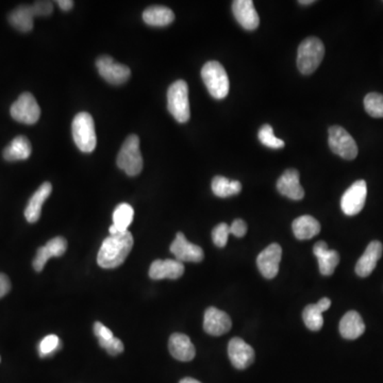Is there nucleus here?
<instances>
[{"instance_id": "obj_1", "label": "nucleus", "mask_w": 383, "mask_h": 383, "mask_svg": "<svg viewBox=\"0 0 383 383\" xmlns=\"http://www.w3.org/2000/svg\"><path fill=\"white\" fill-rule=\"evenodd\" d=\"M132 247L133 237L129 231L109 235L99 250L98 265L106 270L118 267L129 256Z\"/></svg>"}, {"instance_id": "obj_2", "label": "nucleus", "mask_w": 383, "mask_h": 383, "mask_svg": "<svg viewBox=\"0 0 383 383\" xmlns=\"http://www.w3.org/2000/svg\"><path fill=\"white\" fill-rule=\"evenodd\" d=\"M325 56L322 41L315 36L306 39L299 45L297 52V67L303 75H310L318 69Z\"/></svg>"}, {"instance_id": "obj_3", "label": "nucleus", "mask_w": 383, "mask_h": 383, "mask_svg": "<svg viewBox=\"0 0 383 383\" xmlns=\"http://www.w3.org/2000/svg\"><path fill=\"white\" fill-rule=\"evenodd\" d=\"M201 77L213 98L223 99L228 95L230 89L228 75L219 62H207L202 67Z\"/></svg>"}, {"instance_id": "obj_4", "label": "nucleus", "mask_w": 383, "mask_h": 383, "mask_svg": "<svg viewBox=\"0 0 383 383\" xmlns=\"http://www.w3.org/2000/svg\"><path fill=\"white\" fill-rule=\"evenodd\" d=\"M72 131H73L74 142L78 149L83 153H92L94 151L97 139L92 116L87 112L77 114L73 120Z\"/></svg>"}, {"instance_id": "obj_5", "label": "nucleus", "mask_w": 383, "mask_h": 383, "mask_svg": "<svg viewBox=\"0 0 383 383\" xmlns=\"http://www.w3.org/2000/svg\"><path fill=\"white\" fill-rule=\"evenodd\" d=\"M118 166L128 176H138L143 170V157L140 151V139L132 134L122 144L118 155Z\"/></svg>"}, {"instance_id": "obj_6", "label": "nucleus", "mask_w": 383, "mask_h": 383, "mask_svg": "<svg viewBox=\"0 0 383 383\" xmlns=\"http://www.w3.org/2000/svg\"><path fill=\"white\" fill-rule=\"evenodd\" d=\"M167 108L177 122L182 124L188 122L190 116V101L186 81L177 80L171 85L167 92Z\"/></svg>"}, {"instance_id": "obj_7", "label": "nucleus", "mask_w": 383, "mask_h": 383, "mask_svg": "<svg viewBox=\"0 0 383 383\" xmlns=\"http://www.w3.org/2000/svg\"><path fill=\"white\" fill-rule=\"evenodd\" d=\"M329 147L332 153L345 160H353L359 153L355 140L341 126H332L329 128Z\"/></svg>"}, {"instance_id": "obj_8", "label": "nucleus", "mask_w": 383, "mask_h": 383, "mask_svg": "<svg viewBox=\"0 0 383 383\" xmlns=\"http://www.w3.org/2000/svg\"><path fill=\"white\" fill-rule=\"evenodd\" d=\"M13 120L26 125L36 124L41 116V109L30 93H23L10 109Z\"/></svg>"}, {"instance_id": "obj_9", "label": "nucleus", "mask_w": 383, "mask_h": 383, "mask_svg": "<svg viewBox=\"0 0 383 383\" xmlns=\"http://www.w3.org/2000/svg\"><path fill=\"white\" fill-rule=\"evenodd\" d=\"M367 197V186L364 180H358L346 190L342 196L341 208L348 217L357 215L364 208Z\"/></svg>"}, {"instance_id": "obj_10", "label": "nucleus", "mask_w": 383, "mask_h": 383, "mask_svg": "<svg viewBox=\"0 0 383 383\" xmlns=\"http://www.w3.org/2000/svg\"><path fill=\"white\" fill-rule=\"evenodd\" d=\"M99 75L111 85H120L127 83L131 75L128 66L118 63L109 56H101L96 61Z\"/></svg>"}, {"instance_id": "obj_11", "label": "nucleus", "mask_w": 383, "mask_h": 383, "mask_svg": "<svg viewBox=\"0 0 383 383\" xmlns=\"http://www.w3.org/2000/svg\"><path fill=\"white\" fill-rule=\"evenodd\" d=\"M281 258L283 248L277 243L270 244L263 252H260L256 258V265L264 278L273 279L278 275Z\"/></svg>"}, {"instance_id": "obj_12", "label": "nucleus", "mask_w": 383, "mask_h": 383, "mask_svg": "<svg viewBox=\"0 0 383 383\" xmlns=\"http://www.w3.org/2000/svg\"><path fill=\"white\" fill-rule=\"evenodd\" d=\"M171 252L176 256V260L182 262H198L202 261L205 258V254L201 247L192 244L186 240L184 233L178 232L174 242L171 245Z\"/></svg>"}, {"instance_id": "obj_13", "label": "nucleus", "mask_w": 383, "mask_h": 383, "mask_svg": "<svg viewBox=\"0 0 383 383\" xmlns=\"http://www.w3.org/2000/svg\"><path fill=\"white\" fill-rule=\"evenodd\" d=\"M228 355L233 366L245 369L252 364L254 360V348L241 338H233L228 345Z\"/></svg>"}, {"instance_id": "obj_14", "label": "nucleus", "mask_w": 383, "mask_h": 383, "mask_svg": "<svg viewBox=\"0 0 383 383\" xmlns=\"http://www.w3.org/2000/svg\"><path fill=\"white\" fill-rule=\"evenodd\" d=\"M232 327L230 316L219 309H207L204 318V329L210 336H219L227 333Z\"/></svg>"}, {"instance_id": "obj_15", "label": "nucleus", "mask_w": 383, "mask_h": 383, "mask_svg": "<svg viewBox=\"0 0 383 383\" xmlns=\"http://www.w3.org/2000/svg\"><path fill=\"white\" fill-rule=\"evenodd\" d=\"M232 12L239 24L246 30H256L260 19L252 0H235L232 3Z\"/></svg>"}, {"instance_id": "obj_16", "label": "nucleus", "mask_w": 383, "mask_h": 383, "mask_svg": "<svg viewBox=\"0 0 383 383\" xmlns=\"http://www.w3.org/2000/svg\"><path fill=\"white\" fill-rule=\"evenodd\" d=\"M184 273V265L178 260H155L149 268V277L153 280L172 279L182 277Z\"/></svg>"}, {"instance_id": "obj_17", "label": "nucleus", "mask_w": 383, "mask_h": 383, "mask_svg": "<svg viewBox=\"0 0 383 383\" xmlns=\"http://www.w3.org/2000/svg\"><path fill=\"white\" fill-rule=\"evenodd\" d=\"M277 190L281 195L292 200H301L305 197V190L299 182L298 171H285L278 179Z\"/></svg>"}, {"instance_id": "obj_18", "label": "nucleus", "mask_w": 383, "mask_h": 383, "mask_svg": "<svg viewBox=\"0 0 383 383\" xmlns=\"http://www.w3.org/2000/svg\"><path fill=\"white\" fill-rule=\"evenodd\" d=\"M383 246L379 241H373L366 247L364 254L355 264V273L359 277H369L378 263L382 256Z\"/></svg>"}, {"instance_id": "obj_19", "label": "nucleus", "mask_w": 383, "mask_h": 383, "mask_svg": "<svg viewBox=\"0 0 383 383\" xmlns=\"http://www.w3.org/2000/svg\"><path fill=\"white\" fill-rule=\"evenodd\" d=\"M168 349L171 355L182 362H188L195 358V346L186 334H173L168 342Z\"/></svg>"}, {"instance_id": "obj_20", "label": "nucleus", "mask_w": 383, "mask_h": 383, "mask_svg": "<svg viewBox=\"0 0 383 383\" xmlns=\"http://www.w3.org/2000/svg\"><path fill=\"white\" fill-rule=\"evenodd\" d=\"M314 256L318 258L320 272L322 275L331 276L340 263V256L336 250H330L326 242L316 243L313 247Z\"/></svg>"}, {"instance_id": "obj_21", "label": "nucleus", "mask_w": 383, "mask_h": 383, "mask_svg": "<svg viewBox=\"0 0 383 383\" xmlns=\"http://www.w3.org/2000/svg\"><path fill=\"white\" fill-rule=\"evenodd\" d=\"M331 306V300L327 297L320 299L318 303L309 305L305 308L303 312V318L305 325L308 327V329L312 331H318L324 326V318L322 312L328 310Z\"/></svg>"}, {"instance_id": "obj_22", "label": "nucleus", "mask_w": 383, "mask_h": 383, "mask_svg": "<svg viewBox=\"0 0 383 383\" xmlns=\"http://www.w3.org/2000/svg\"><path fill=\"white\" fill-rule=\"evenodd\" d=\"M52 186L50 182L43 184L36 193L33 194L32 197L29 200L28 205L25 209V217L28 223H36L39 221L42 212V207L50 194H52Z\"/></svg>"}, {"instance_id": "obj_23", "label": "nucleus", "mask_w": 383, "mask_h": 383, "mask_svg": "<svg viewBox=\"0 0 383 383\" xmlns=\"http://www.w3.org/2000/svg\"><path fill=\"white\" fill-rule=\"evenodd\" d=\"M365 331V325L362 318L355 311L346 313L340 322V333L346 340H355Z\"/></svg>"}, {"instance_id": "obj_24", "label": "nucleus", "mask_w": 383, "mask_h": 383, "mask_svg": "<svg viewBox=\"0 0 383 383\" xmlns=\"http://www.w3.org/2000/svg\"><path fill=\"white\" fill-rule=\"evenodd\" d=\"M292 229L298 240H310L320 231V223L310 215H303L292 223Z\"/></svg>"}, {"instance_id": "obj_25", "label": "nucleus", "mask_w": 383, "mask_h": 383, "mask_svg": "<svg viewBox=\"0 0 383 383\" xmlns=\"http://www.w3.org/2000/svg\"><path fill=\"white\" fill-rule=\"evenodd\" d=\"M143 19L149 26L164 27L172 24L175 19V14L170 8L153 6L144 11Z\"/></svg>"}, {"instance_id": "obj_26", "label": "nucleus", "mask_w": 383, "mask_h": 383, "mask_svg": "<svg viewBox=\"0 0 383 383\" xmlns=\"http://www.w3.org/2000/svg\"><path fill=\"white\" fill-rule=\"evenodd\" d=\"M32 153L30 142L26 137L19 135L15 138L7 149L3 151V157L6 160L13 161L27 160Z\"/></svg>"}, {"instance_id": "obj_27", "label": "nucleus", "mask_w": 383, "mask_h": 383, "mask_svg": "<svg viewBox=\"0 0 383 383\" xmlns=\"http://www.w3.org/2000/svg\"><path fill=\"white\" fill-rule=\"evenodd\" d=\"M34 17L31 6H21L9 15V23L21 32H29L32 30Z\"/></svg>"}, {"instance_id": "obj_28", "label": "nucleus", "mask_w": 383, "mask_h": 383, "mask_svg": "<svg viewBox=\"0 0 383 383\" xmlns=\"http://www.w3.org/2000/svg\"><path fill=\"white\" fill-rule=\"evenodd\" d=\"M133 208L128 204H120L113 213V225L109 228L110 234L126 232L133 221Z\"/></svg>"}, {"instance_id": "obj_29", "label": "nucleus", "mask_w": 383, "mask_h": 383, "mask_svg": "<svg viewBox=\"0 0 383 383\" xmlns=\"http://www.w3.org/2000/svg\"><path fill=\"white\" fill-rule=\"evenodd\" d=\"M212 190L217 197L226 198L238 195L242 190V184L237 180H230L226 177L217 176L212 180Z\"/></svg>"}, {"instance_id": "obj_30", "label": "nucleus", "mask_w": 383, "mask_h": 383, "mask_svg": "<svg viewBox=\"0 0 383 383\" xmlns=\"http://www.w3.org/2000/svg\"><path fill=\"white\" fill-rule=\"evenodd\" d=\"M364 108L371 118H383V95L369 93L364 98Z\"/></svg>"}, {"instance_id": "obj_31", "label": "nucleus", "mask_w": 383, "mask_h": 383, "mask_svg": "<svg viewBox=\"0 0 383 383\" xmlns=\"http://www.w3.org/2000/svg\"><path fill=\"white\" fill-rule=\"evenodd\" d=\"M258 138L260 142L268 149H283L285 145L283 140L276 138L273 127L267 124L262 126L261 129L259 130Z\"/></svg>"}, {"instance_id": "obj_32", "label": "nucleus", "mask_w": 383, "mask_h": 383, "mask_svg": "<svg viewBox=\"0 0 383 383\" xmlns=\"http://www.w3.org/2000/svg\"><path fill=\"white\" fill-rule=\"evenodd\" d=\"M60 339L54 334L45 336L44 339L41 341L39 345V353L41 357H46V355H52L59 349Z\"/></svg>"}, {"instance_id": "obj_33", "label": "nucleus", "mask_w": 383, "mask_h": 383, "mask_svg": "<svg viewBox=\"0 0 383 383\" xmlns=\"http://www.w3.org/2000/svg\"><path fill=\"white\" fill-rule=\"evenodd\" d=\"M229 234H230V226L226 223H221L212 231V240L217 247L223 248L228 242Z\"/></svg>"}, {"instance_id": "obj_34", "label": "nucleus", "mask_w": 383, "mask_h": 383, "mask_svg": "<svg viewBox=\"0 0 383 383\" xmlns=\"http://www.w3.org/2000/svg\"><path fill=\"white\" fill-rule=\"evenodd\" d=\"M45 247L47 248L52 258H54V256H61L67 250V242L62 237H57V238L48 241L47 244L45 245Z\"/></svg>"}, {"instance_id": "obj_35", "label": "nucleus", "mask_w": 383, "mask_h": 383, "mask_svg": "<svg viewBox=\"0 0 383 383\" xmlns=\"http://www.w3.org/2000/svg\"><path fill=\"white\" fill-rule=\"evenodd\" d=\"M99 345L101 348L106 349L107 353L111 355H120L124 351V344L120 341L118 338L114 336L113 339L109 340V341H102L98 340Z\"/></svg>"}, {"instance_id": "obj_36", "label": "nucleus", "mask_w": 383, "mask_h": 383, "mask_svg": "<svg viewBox=\"0 0 383 383\" xmlns=\"http://www.w3.org/2000/svg\"><path fill=\"white\" fill-rule=\"evenodd\" d=\"M50 258H52V256H50L47 248L45 246L40 247L38 250V252H36V258L33 260V268H34L36 272H42V270H44L45 264L47 263Z\"/></svg>"}, {"instance_id": "obj_37", "label": "nucleus", "mask_w": 383, "mask_h": 383, "mask_svg": "<svg viewBox=\"0 0 383 383\" xmlns=\"http://www.w3.org/2000/svg\"><path fill=\"white\" fill-rule=\"evenodd\" d=\"M34 17H48L54 11V6L50 1H36L31 6Z\"/></svg>"}, {"instance_id": "obj_38", "label": "nucleus", "mask_w": 383, "mask_h": 383, "mask_svg": "<svg viewBox=\"0 0 383 383\" xmlns=\"http://www.w3.org/2000/svg\"><path fill=\"white\" fill-rule=\"evenodd\" d=\"M94 333L98 338V340L102 341H109V340L113 339L114 336L109 328H107L104 324L100 322H96L94 325Z\"/></svg>"}, {"instance_id": "obj_39", "label": "nucleus", "mask_w": 383, "mask_h": 383, "mask_svg": "<svg viewBox=\"0 0 383 383\" xmlns=\"http://www.w3.org/2000/svg\"><path fill=\"white\" fill-rule=\"evenodd\" d=\"M247 232V225L243 219H235L230 226V233L237 238H243Z\"/></svg>"}, {"instance_id": "obj_40", "label": "nucleus", "mask_w": 383, "mask_h": 383, "mask_svg": "<svg viewBox=\"0 0 383 383\" xmlns=\"http://www.w3.org/2000/svg\"><path fill=\"white\" fill-rule=\"evenodd\" d=\"M11 289V283H10L9 277L5 274H0V298L9 293Z\"/></svg>"}, {"instance_id": "obj_41", "label": "nucleus", "mask_w": 383, "mask_h": 383, "mask_svg": "<svg viewBox=\"0 0 383 383\" xmlns=\"http://www.w3.org/2000/svg\"><path fill=\"white\" fill-rule=\"evenodd\" d=\"M57 3L60 9L63 10V11H69L74 7V1H72V0H59Z\"/></svg>"}, {"instance_id": "obj_42", "label": "nucleus", "mask_w": 383, "mask_h": 383, "mask_svg": "<svg viewBox=\"0 0 383 383\" xmlns=\"http://www.w3.org/2000/svg\"><path fill=\"white\" fill-rule=\"evenodd\" d=\"M179 383H201V382H199V381L196 380V379H193V378H184L182 379V380L180 381V382Z\"/></svg>"}, {"instance_id": "obj_43", "label": "nucleus", "mask_w": 383, "mask_h": 383, "mask_svg": "<svg viewBox=\"0 0 383 383\" xmlns=\"http://www.w3.org/2000/svg\"><path fill=\"white\" fill-rule=\"evenodd\" d=\"M315 3L314 0H305V1H303V0H299L298 1L299 5H303V6L312 5V3Z\"/></svg>"}]
</instances>
